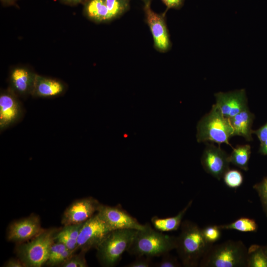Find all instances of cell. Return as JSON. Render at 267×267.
I'll return each mask as SVG.
<instances>
[{"instance_id":"6da1fadb","label":"cell","mask_w":267,"mask_h":267,"mask_svg":"<svg viewBox=\"0 0 267 267\" xmlns=\"http://www.w3.org/2000/svg\"><path fill=\"white\" fill-rule=\"evenodd\" d=\"M180 229V232L177 237L176 250L181 264L185 267L199 266L212 244L204 238L202 229L192 222L183 221Z\"/></svg>"},{"instance_id":"7a4b0ae2","label":"cell","mask_w":267,"mask_h":267,"mask_svg":"<svg viewBox=\"0 0 267 267\" xmlns=\"http://www.w3.org/2000/svg\"><path fill=\"white\" fill-rule=\"evenodd\" d=\"M177 237L152 228L146 223L138 230L127 252L136 256L159 257L176 249Z\"/></svg>"},{"instance_id":"3957f363","label":"cell","mask_w":267,"mask_h":267,"mask_svg":"<svg viewBox=\"0 0 267 267\" xmlns=\"http://www.w3.org/2000/svg\"><path fill=\"white\" fill-rule=\"evenodd\" d=\"M248 249L239 240L212 244L201 259V267H247Z\"/></svg>"},{"instance_id":"277c9868","label":"cell","mask_w":267,"mask_h":267,"mask_svg":"<svg viewBox=\"0 0 267 267\" xmlns=\"http://www.w3.org/2000/svg\"><path fill=\"white\" fill-rule=\"evenodd\" d=\"M232 136L233 131L229 119L224 117L215 104L198 122L196 138L198 142L210 141L231 146L229 139Z\"/></svg>"},{"instance_id":"5b68a950","label":"cell","mask_w":267,"mask_h":267,"mask_svg":"<svg viewBox=\"0 0 267 267\" xmlns=\"http://www.w3.org/2000/svg\"><path fill=\"white\" fill-rule=\"evenodd\" d=\"M59 230L56 228L43 229L31 241L18 245L17 254L25 267H40L46 263L50 247Z\"/></svg>"},{"instance_id":"8992f818","label":"cell","mask_w":267,"mask_h":267,"mask_svg":"<svg viewBox=\"0 0 267 267\" xmlns=\"http://www.w3.org/2000/svg\"><path fill=\"white\" fill-rule=\"evenodd\" d=\"M135 229L112 230L96 248L97 257L104 267L115 266L127 251L137 232Z\"/></svg>"},{"instance_id":"52a82bcc","label":"cell","mask_w":267,"mask_h":267,"mask_svg":"<svg viewBox=\"0 0 267 267\" xmlns=\"http://www.w3.org/2000/svg\"><path fill=\"white\" fill-rule=\"evenodd\" d=\"M112 229L96 213L84 222L77 239V249L87 252L96 248Z\"/></svg>"},{"instance_id":"ba28073f","label":"cell","mask_w":267,"mask_h":267,"mask_svg":"<svg viewBox=\"0 0 267 267\" xmlns=\"http://www.w3.org/2000/svg\"><path fill=\"white\" fill-rule=\"evenodd\" d=\"M151 3L144 4L145 20L149 27L154 42V47L160 52L168 51L172 47L166 21V13H158L151 8Z\"/></svg>"},{"instance_id":"9c48e42d","label":"cell","mask_w":267,"mask_h":267,"mask_svg":"<svg viewBox=\"0 0 267 267\" xmlns=\"http://www.w3.org/2000/svg\"><path fill=\"white\" fill-rule=\"evenodd\" d=\"M100 218L112 229H142L145 224L140 223L121 206H110L100 204L97 212Z\"/></svg>"},{"instance_id":"30bf717a","label":"cell","mask_w":267,"mask_h":267,"mask_svg":"<svg viewBox=\"0 0 267 267\" xmlns=\"http://www.w3.org/2000/svg\"><path fill=\"white\" fill-rule=\"evenodd\" d=\"M201 164L205 172L220 180L229 169V155L220 145L217 146L207 142L201 158Z\"/></svg>"},{"instance_id":"8fae6325","label":"cell","mask_w":267,"mask_h":267,"mask_svg":"<svg viewBox=\"0 0 267 267\" xmlns=\"http://www.w3.org/2000/svg\"><path fill=\"white\" fill-rule=\"evenodd\" d=\"M18 97L9 88L0 92V132L13 126L22 118L23 110Z\"/></svg>"},{"instance_id":"7c38bea8","label":"cell","mask_w":267,"mask_h":267,"mask_svg":"<svg viewBox=\"0 0 267 267\" xmlns=\"http://www.w3.org/2000/svg\"><path fill=\"white\" fill-rule=\"evenodd\" d=\"M100 204L91 197L76 200L65 210L62 224L66 226L85 222L97 213Z\"/></svg>"},{"instance_id":"4fadbf2b","label":"cell","mask_w":267,"mask_h":267,"mask_svg":"<svg viewBox=\"0 0 267 267\" xmlns=\"http://www.w3.org/2000/svg\"><path fill=\"white\" fill-rule=\"evenodd\" d=\"M215 104L222 115L230 119L248 107L244 89L228 92H219L215 94Z\"/></svg>"},{"instance_id":"5bb4252c","label":"cell","mask_w":267,"mask_h":267,"mask_svg":"<svg viewBox=\"0 0 267 267\" xmlns=\"http://www.w3.org/2000/svg\"><path fill=\"white\" fill-rule=\"evenodd\" d=\"M43 230L39 217L32 215L12 222L7 230V238L9 241L21 243L35 237Z\"/></svg>"},{"instance_id":"9a60e30c","label":"cell","mask_w":267,"mask_h":267,"mask_svg":"<svg viewBox=\"0 0 267 267\" xmlns=\"http://www.w3.org/2000/svg\"><path fill=\"white\" fill-rule=\"evenodd\" d=\"M36 74L25 67L14 68L9 73V89L18 96L24 97L31 95Z\"/></svg>"},{"instance_id":"2e32d148","label":"cell","mask_w":267,"mask_h":267,"mask_svg":"<svg viewBox=\"0 0 267 267\" xmlns=\"http://www.w3.org/2000/svg\"><path fill=\"white\" fill-rule=\"evenodd\" d=\"M66 86L57 79L36 74L31 95L34 97L51 98L64 93Z\"/></svg>"},{"instance_id":"e0dca14e","label":"cell","mask_w":267,"mask_h":267,"mask_svg":"<svg viewBox=\"0 0 267 267\" xmlns=\"http://www.w3.org/2000/svg\"><path fill=\"white\" fill-rule=\"evenodd\" d=\"M254 118V114L248 107L230 118L233 136H241L248 141L253 140L252 127Z\"/></svg>"},{"instance_id":"ac0fdd59","label":"cell","mask_w":267,"mask_h":267,"mask_svg":"<svg viewBox=\"0 0 267 267\" xmlns=\"http://www.w3.org/2000/svg\"><path fill=\"white\" fill-rule=\"evenodd\" d=\"M192 200L189 201L185 207L175 216L165 218L157 216L152 217L151 222L154 228L163 232L178 230L180 227L182 219L192 205Z\"/></svg>"},{"instance_id":"d6986e66","label":"cell","mask_w":267,"mask_h":267,"mask_svg":"<svg viewBox=\"0 0 267 267\" xmlns=\"http://www.w3.org/2000/svg\"><path fill=\"white\" fill-rule=\"evenodd\" d=\"M84 12L89 20L96 23L111 21L105 0H88L85 4Z\"/></svg>"},{"instance_id":"ffe728a7","label":"cell","mask_w":267,"mask_h":267,"mask_svg":"<svg viewBox=\"0 0 267 267\" xmlns=\"http://www.w3.org/2000/svg\"><path fill=\"white\" fill-rule=\"evenodd\" d=\"M229 155V161L241 170L247 171L251 153L249 144L237 145Z\"/></svg>"},{"instance_id":"44dd1931","label":"cell","mask_w":267,"mask_h":267,"mask_svg":"<svg viewBox=\"0 0 267 267\" xmlns=\"http://www.w3.org/2000/svg\"><path fill=\"white\" fill-rule=\"evenodd\" d=\"M247 267H267V256L264 246L254 244L248 249Z\"/></svg>"},{"instance_id":"7402d4cb","label":"cell","mask_w":267,"mask_h":267,"mask_svg":"<svg viewBox=\"0 0 267 267\" xmlns=\"http://www.w3.org/2000/svg\"><path fill=\"white\" fill-rule=\"evenodd\" d=\"M219 226L222 230H236L241 232H256L258 229L256 221L247 217H241L231 223Z\"/></svg>"},{"instance_id":"603a6c76","label":"cell","mask_w":267,"mask_h":267,"mask_svg":"<svg viewBox=\"0 0 267 267\" xmlns=\"http://www.w3.org/2000/svg\"><path fill=\"white\" fill-rule=\"evenodd\" d=\"M110 20L116 19L130 9V0H105Z\"/></svg>"},{"instance_id":"cb8c5ba5","label":"cell","mask_w":267,"mask_h":267,"mask_svg":"<svg viewBox=\"0 0 267 267\" xmlns=\"http://www.w3.org/2000/svg\"><path fill=\"white\" fill-rule=\"evenodd\" d=\"M222 178L225 184L230 188L240 187L243 182L242 173L238 170L229 169L224 174Z\"/></svg>"},{"instance_id":"d4e9b609","label":"cell","mask_w":267,"mask_h":267,"mask_svg":"<svg viewBox=\"0 0 267 267\" xmlns=\"http://www.w3.org/2000/svg\"><path fill=\"white\" fill-rule=\"evenodd\" d=\"M260 198L263 210L267 217V176L253 185Z\"/></svg>"},{"instance_id":"484cf974","label":"cell","mask_w":267,"mask_h":267,"mask_svg":"<svg viewBox=\"0 0 267 267\" xmlns=\"http://www.w3.org/2000/svg\"><path fill=\"white\" fill-rule=\"evenodd\" d=\"M221 230L219 225H209L202 228V232L206 241L212 244L220 239Z\"/></svg>"},{"instance_id":"4316f807","label":"cell","mask_w":267,"mask_h":267,"mask_svg":"<svg viewBox=\"0 0 267 267\" xmlns=\"http://www.w3.org/2000/svg\"><path fill=\"white\" fill-rule=\"evenodd\" d=\"M86 252L81 251L79 254L72 255L60 266L62 267H87L88 264L85 257Z\"/></svg>"},{"instance_id":"83f0119b","label":"cell","mask_w":267,"mask_h":267,"mask_svg":"<svg viewBox=\"0 0 267 267\" xmlns=\"http://www.w3.org/2000/svg\"><path fill=\"white\" fill-rule=\"evenodd\" d=\"M160 261L155 264L154 267H180L181 265L178 259L169 254L167 253L162 256Z\"/></svg>"},{"instance_id":"f1b7e54d","label":"cell","mask_w":267,"mask_h":267,"mask_svg":"<svg viewBox=\"0 0 267 267\" xmlns=\"http://www.w3.org/2000/svg\"><path fill=\"white\" fill-rule=\"evenodd\" d=\"M84 222L64 226L60 231L70 238L77 241L81 229Z\"/></svg>"},{"instance_id":"f546056e","label":"cell","mask_w":267,"mask_h":267,"mask_svg":"<svg viewBox=\"0 0 267 267\" xmlns=\"http://www.w3.org/2000/svg\"><path fill=\"white\" fill-rule=\"evenodd\" d=\"M55 241L63 244L68 249L75 252L77 249V241L72 239L59 230L55 237Z\"/></svg>"},{"instance_id":"4dcf8cb0","label":"cell","mask_w":267,"mask_h":267,"mask_svg":"<svg viewBox=\"0 0 267 267\" xmlns=\"http://www.w3.org/2000/svg\"><path fill=\"white\" fill-rule=\"evenodd\" d=\"M67 249L68 248L62 243L55 241L50 247L48 259L46 264L51 261Z\"/></svg>"},{"instance_id":"1f68e13d","label":"cell","mask_w":267,"mask_h":267,"mask_svg":"<svg viewBox=\"0 0 267 267\" xmlns=\"http://www.w3.org/2000/svg\"><path fill=\"white\" fill-rule=\"evenodd\" d=\"M152 265L151 258L145 256H136L132 262L125 266L126 267H150Z\"/></svg>"},{"instance_id":"d6a6232c","label":"cell","mask_w":267,"mask_h":267,"mask_svg":"<svg viewBox=\"0 0 267 267\" xmlns=\"http://www.w3.org/2000/svg\"><path fill=\"white\" fill-rule=\"evenodd\" d=\"M75 252L68 249H66L62 253L56 257L51 261L46 263L48 265L55 266L61 265L65 262Z\"/></svg>"},{"instance_id":"836d02e7","label":"cell","mask_w":267,"mask_h":267,"mask_svg":"<svg viewBox=\"0 0 267 267\" xmlns=\"http://www.w3.org/2000/svg\"><path fill=\"white\" fill-rule=\"evenodd\" d=\"M253 134L257 135L260 143L267 139V122L260 128L253 130Z\"/></svg>"},{"instance_id":"e575fe53","label":"cell","mask_w":267,"mask_h":267,"mask_svg":"<svg viewBox=\"0 0 267 267\" xmlns=\"http://www.w3.org/2000/svg\"><path fill=\"white\" fill-rule=\"evenodd\" d=\"M161 1L166 6L167 11L170 8L180 9L184 2V0H161Z\"/></svg>"},{"instance_id":"d590c367","label":"cell","mask_w":267,"mask_h":267,"mask_svg":"<svg viewBox=\"0 0 267 267\" xmlns=\"http://www.w3.org/2000/svg\"><path fill=\"white\" fill-rule=\"evenodd\" d=\"M3 267H24L25 265L20 260L15 259H11L7 261Z\"/></svg>"},{"instance_id":"8d00e7d4","label":"cell","mask_w":267,"mask_h":267,"mask_svg":"<svg viewBox=\"0 0 267 267\" xmlns=\"http://www.w3.org/2000/svg\"><path fill=\"white\" fill-rule=\"evenodd\" d=\"M259 152L262 155L267 156V139L260 143Z\"/></svg>"},{"instance_id":"74e56055","label":"cell","mask_w":267,"mask_h":267,"mask_svg":"<svg viewBox=\"0 0 267 267\" xmlns=\"http://www.w3.org/2000/svg\"><path fill=\"white\" fill-rule=\"evenodd\" d=\"M65 4L70 5H76L81 3L84 0H60Z\"/></svg>"},{"instance_id":"f35d334b","label":"cell","mask_w":267,"mask_h":267,"mask_svg":"<svg viewBox=\"0 0 267 267\" xmlns=\"http://www.w3.org/2000/svg\"><path fill=\"white\" fill-rule=\"evenodd\" d=\"M17 0H0L3 5L9 6L13 5Z\"/></svg>"},{"instance_id":"ab89813d","label":"cell","mask_w":267,"mask_h":267,"mask_svg":"<svg viewBox=\"0 0 267 267\" xmlns=\"http://www.w3.org/2000/svg\"><path fill=\"white\" fill-rule=\"evenodd\" d=\"M141 0L144 3V4H146L148 3H151V1L152 0Z\"/></svg>"},{"instance_id":"60d3db41","label":"cell","mask_w":267,"mask_h":267,"mask_svg":"<svg viewBox=\"0 0 267 267\" xmlns=\"http://www.w3.org/2000/svg\"><path fill=\"white\" fill-rule=\"evenodd\" d=\"M264 251L267 256V245L266 246H264Z\"/></svg>"}]
</instances>
